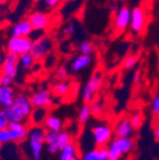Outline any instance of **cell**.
I'll use <instances>...</instances> for the list:
<instances>
[{
    "instance_id": "obj_8",
    "label": "cell",
    "mask_w": 159,
    "mask_h": 160,
    "mask_svg": "<svg viewBox=\"0 0 159 160\" xmlns=\"http://www.w3.org/2000/svg\"><path fill=\"white\" fill-rule=\"evenodd\" d=\"M27 19L30 22V25H31V27H33V31L44 32L51 25V16H50V13L44 12V11L35 10V11L29 13Z\"/></svg>"
},
{
    "instance_id": "obj_15",
    "label": "cell",
    "mask_w": 159,
    "mask_h": 160,
    "mask_svg": "<svg viewBox=\"0 0 159 160\" xmlns=\"http://www.w3.org/2000/svg\"><path fill=\"white\" fill-rule=\"evenodd\" d=\"M92 62V56L91 55H79L75 57L70 61V70L72 72H80L87 67H89Z\"/></svg>"
},
{
    "instance_id": "obj_24",
    "label": "cell",
    "mask_w": 159,
    "mask_h": 160,
    "mask_svg": "<svg viewBox=\"0 0 159 160\" xmlns=\"http://www.w3.org/2000/svg\"><path fill=\"white\" fill-rule=\"evenodd\" d=\"M70 88H71V86H70L69 82H67V81H59V82H57L54 86L52 92L55 93L56 96H58V97H64V96L69 93Z\"/></svg>"
},
{
    "instance_id": "obj_39",
    "label": "cell",
    "mask_w": 159,
    "mask_h": 160,
    "mask_svg": "<svg viewBox=\"0 0 159 160\" xmlns=\"http://www.w3.org/2000/svg\"><path fill=\"white\" fill-rule=\"evenodd\" d=\"M154 136H155V139L157 140V142H159V120L154 126Z\"/></svg>"
},
{
    "instance_id": "obj_33",
    "label": "cell",
    "mask_w": 159,
    "mask_h": 160,
    "mask_svg": "<svg viewBox=\"0 0 159 160\" xmlns=\"http://www.w3.org/2000/svg\"><path fill=\"white\" fill-rule=\"evenodd\" d=\"M136 65H137V58L135 57V56H128V57L124 60V63H122L125 69H131V68H134Z\"/></svg>"
},
{
    "instance_id": "obj_31",
    "label": "cell",
    "mask_w": 159,
    "mask_h": 160,
    "mask_svg": "<svg viewBox=\"0 0 159 160\" xmlns=\"http://www.w3.org/2000/svg\"><path fill=\"white\" fill-rule=\"evenodd\" d=\"M55 76H56L57 79L60 80V81H65V79H67L68 78V70L66 69L65 67L60 66V67H58L57 70H56Z\"/></svg>"
},
{
    "instance_id": "obj_41",
    "label": "cell",
    "mask_w": 159,
    "mask_h": 160,
    "mask_svg": "<svg viewBox=\"0 0 159 160\" xmlns=\"http://www.w3.org/2000/svg\"><path fill=\"white\" fill-rule=\"evenodd\" d=\"M109 10H110V12H117V10H118V7H117V3L116 2H112L109 5Z\"/></svg>"
},
{
    "instance_id": "obj_40",
    "label": "cell",
    "mask_w": 159,
    "mask_h": 160,
    "mask_svg": "<svg viewBox=\"0 0 159 160\" xmlns=\"http://www.w3.org/2000/svg\"><path fill=\"white\" fill-rule=\"evenodd\" d=\"M140 79H141V72H140L139 70H137L136 72H135V75H134V81L137 83V82H139Z\"/></svg>"
},
{
    "instance_id": "obj_27",
    "label": "cell",
    "mask_w": 159,
    "mask_h": 160,
    "mask_svg": "<svg viewBox=\"0 0 159 160\" xmlns=\"http://www.w3.org/2000/svg\"><path fill=\"white\" fill-rule=\"evenodd\" d=\"M89 107H90V111H91V115L98 116L101 113L102 109H104V102H102L101 99H95L92 102H90Z\"/></svg>"
},
{
    "instance_id": "obj_38",
    "label": "cell",
    "mask_w": 159,
    "mask_h": 160,
    "mask_svg": "<svg viewBox=\"0 0 159 160\" xmlns=\"http://www.w3.org/2000/svg\"><path fill=\"white\" fill-rule=\"evenodd\" d=\"M13 80H11L10 78L1 75V86H3V87H11V85H13Z\"/></svg>"
},
{
    "instance_id": "obj_1",
    "label": "cell",
    "mask_w": 159,
    "mask_h": 160,
    "mask_svg": "<svg viewBox=\"0 0 159 160\" xmlns=\"http://www.w3.org/2000/svg\"><path fill=\"white\" fill-rule=\"evenodd\" d=\"M33 109L29 96L20 93L16 96L13 105L3 109V112L10 122H25L26 120H29Z\"/></svg>"
},
{
    "instance_id": "obj_20",
    "label": "cell",
    "mask_w": 159,
    "mask_h": 160,
    "mask_svg": "<svg viewBox=\"0 0 159 160\" xmlns=\"http://www.w3.org/2000/svg\"><path fill=\"white\" fill-rule=\"evenodd\" d=\"M47 117H48L47 108H33L29 119L35 125V127H40V125L45 123V120Z\"/></svg>"
},
{
    "instance_id": "obj_36",
    "label": "cell",
    "mask_w": 159,
    "mask_h": 160,
    "mask_svg": "<svg viewBox=\"0 0 159 160\" xmlns=\"http://www.w3.org/2000/svg\"><path fill=\"white\" fill-rule=\"evenodd\" d=\"M9 123H10L9 119L7 118V116L5 115V112H3H3L0 113V130L7 129Z\"/></svg>"
},
{
    "instance_id": "obj_11",
    "label": "cell",
    "mask_w": 159,
    "mask_h": 160,
    "mask_svg": "<svg viewBox=\"0 0 159 160\" xmlns=\"http://www.w3.org/2000/svg\"><path fill=\"white\" fill-rule=\"evenodd\" d=\"M30 101L33 108H49L54 102L52 92L47 88L37 90L30 96Z\"/></svg>"
},
{
    "instance_id": "obj_18",
    "label": "cell",
    "mask_w": 159,
    "mask_h": 160,
    "mask_svg": "<svg viewBox=\"0 0 159 160\" xmlns=\"http://www.w3.org/2000/svg\"><path fill=\"white\" fill-rule=\"evenodd\" d=\"M81 160H108L107 147H96L88 150L84 153Z\"/></svg>"
},
{
    "instance_id": "obj_45",
    "label": "cell",
    "mask_w": 159,
    "mask_h": 160,
    "mask_svg": "<svg viewBox=\"0 0 159 160\" xmlns=\"http://www.w3.org/2000/svg\"><path fill=\"white\" fill-rule=\"evenodd\" d=\"M74 160H81V159H80L79 157H76V158H75V159H74Z\"/></svg>"
},
{
    "instance_id": "obj_34",
    "label": "cell",
    "mask_w": 159,
    "mask_h": 160,
    "mask_svg": "<svg viewBox=\"0 0 159 160\" xmlns=\"http://www.w3.org/2000/svg\"><path fill=\"white\" fill-rule=\"evenodd\" d=\"M151 111L155 116H159V91L154 97L151 102Z\"/></svg>"
},
{
    "instance_id": "obj_44",
    "label": "cell",
    "mask_w": 159,
    "mask_h": 160,
    "mask_svg": "<svg viewBox=\"0 0 159 160\" xmlns=\"http://www.w3.org/2000/svg\"><path fill=\"white\" fill-rule=\"evenodd\" d=\"M3 146L1 145V143H0V151H1V150H3Z\"/></svg>"
},
{
    "instance_id": "obj_29",
    "label": "cell",
    "mask_w": 159,
    "mask_h": 160,
    "mask_svg": "<svg viewBox=\"0 0 159 160\" xmlns=\"http://www.w3.org/2000/svg\"><path fill=\"white\" fill-rule=\"evenodd\" d=\"M94 51V46L90 41H82L79 45V52L81 55H91Z\"/></svg>"
},
{
    "instance_id": "obj_5",
    "label": "cell",
    "mask_w": 159,
    "mask_h": 160,
    "mask_svg": "<svg viewBox=\"0 0 159 160\" xmlns=\"http://www.w3.org/2000/svg\"><path fill=\"white\" fill-rule=\"evenodd\" d=\"M102 85V76L100 72H95L91 77L88 79L86 85L81 90V99L85 103L89 105L96 99V95L100 90Z\"/></svg>"
},
{
    "instance_id": "obj_35",
    "label": "cell",
    "mask_w": 159,
    "mask_h": 160,
    "mask_svg": "<svg viewBox=\"0 0 159 160\" xmlns=\"http://www.w3.org/2000/svg\"><path fill=\"white\" fill-rule=\"evenodd\" d=\"M62 32L66 36H72L76 32V25L75 23H68L67 26H65V28L62 29Z\"/></svg>"
},
{
    "instance_id": "obj_37",
    "label": "cell",
    "mask_w": 159,
    "mask_h": 160,
    "mask_svg": "<svg viewBox=\"0 0 159 160\" xmlns=\"http://www.w3.org/2000/svg\"><path fill=\"white\" fill-rule=\"evenodd\" d=\"M60 151L59 147L57 146V143H51V145H47V152L50 155H55Z\"/></svg>"
},
{
    "instance_id": "obj_9",
    "label": "cell",
    "mask_w": 159,
    "mask_h": 160,
    "mask_svg": "<svg viewBox=\"0 0 159 160\" xmlns=\"http://www.w3.org/2000/svg\"><path fill=\"white\" fill-rule=\"evenodd\" d=\"M18 71H19V56L7 52L1 69H0V75H3L11 80H15L18 76Z\"/></svg>"
},
{
    "instance_id": "obj_13",
    "label": "cell",
    "mask_w": 159,
    "mask_h": 160,
    "mask_svg": "<svg viewBox=\"0 0 159 160\" xmlns=\"http://www.w3.org/2000/svg\"><path fill=\"white\" fill-rule=\"evenodd\" d=\"M8 130L10 132L11 142H21L27 139L29 133V128L23 122H10L8 126Z\"/></svg>"
},
{
    "instance_id": "obj_23",
    "label": "cell",
    "mask_w": 159,
    "mask_h": 160,
    "mask_svg": "<svg viewBox=\"0 0 159 160\" xmlns=\"http://www.w3.org/2000/svg\"><path fill=\"white\" fill-rule=\"evenodd\" d=\"M36 60L30 52L23 53L19 56V67H21L25 70H29L35 66Z\"/></svg>"
},
{
    "instance_id": "obj_25",
    "label": "cell",
    "mask_w": 159,
    "mask_h": 160,
    "mask_svg": "<svg viewBox=\"0 0 159 160\" xmlns=\"http://www.w3.org/2000/svg\"><path fill=\"white\" fill-rule=\"evenodd\" d=\"M57 146L59 147V149L61 150L62 148L67 147L68 145H70V143H72V136L70 135L68 131H64V130H61V131H59V133H58V137H57Z\"/></svg>"
},
{
    "instance_id": "obj_12",
    "label": "cell",
    "mask_w": 159,
    "mask_h": 160,
    "mask_svg": "<svg viewBox=\"0 0 159 160\" xmlns=\"http://www.w3.org/2000/svg\"><path fill=\"white\" fill-rule=\"evenodd\" d=\"M146 26V12L142 7H136L131 10L130 18V29L132 32L140 33Z\"/></svg>"
},
{
    "instance_id": "obj_22",
    "label": "cell",
    "mask_w": 159,
    "mask_h": 160,
    "mask_svg": "<svg viewBox=\"0 0 159 160\" xmlns=\"http://www.w3.org/2000/svg\"><path fill=\"white\" fill-rule=\"evenodd\" d=\"M45 128L51 131H61L62 129V120L55 115H48L45 120Z\"/></svg>"
},
{
    "instance_id": "obj_28",
    "label": "cell",
    "mask_w": 159,
    "mask_h": 160,
    "mask_svg": "<svg viewBox=\"0 0 159 160\" xmlns=\"http://www.w3.org/2000/svg\"><path fill=\"white\" fill-rule=\"evenodd\" d=\"M129 121L131 123V127L134 128V130H137L139 129L142 126V123H144V117L140 113H135L129 118Z\"/></svg>"
},
{
    "instance_id": "obj_10",
    "label": "cell",
    "mask_w": 159,
    "mask_h": 160,
    "mask_svg": "<svg viewBox=\"0 0 159 160\" xmlns=\"http://www.w3.org/2000/svg\"><path fill=\"white\" fill-rule=\"evenodd\" d=\"M130 18H131V10L129 7L121 6L120 8H118L114 18V29L116 33H121L126 31L127 28L130 26Z\"/></svg>"
},
{
    "instance_id": "obj_32",
    "label": "cell",
    "mask_w": 159,
    "mask_h": 160,
    "mask_svg": "<svg viewBox=\"0 0 159 160\" xmlns=\"http://www.w3.org/2000/svg\"><path fill=\"white\" fill-rule=\"evenodd\" d=\"M9 142H11V138H10V132L9 130H8V128L7 129L0 130V143L3 146Z\"/></svg>"
},
{
    "instance_id": "obj_19",
    "label": "cell",
    "mask_w": 159,
    "mask_h": 160,
    "mask_svg": "<svg viewBox=\"0 0 159 160\" xmlns=\"http://www.w3.org/2000/svg\"><path fill=\"white\" fill-rule=\"evenodd\" d=\"M64 0H36V10L44 12H51L60 6Z\"/></svg>"
},
{
    "instance_id": "obj_21",
    "label": "cell",
    "mask_w": 159,
    "mask_h": 160,
    "mask_svg": "<svg viewBox=\"0 0 159 160\" xmlns=\"http://www.w3.org/2000/svg\"><path fill=\"white\" fill-rule=\"evenodd\" d=\"M78 148L76 143H70L67 147L62 148L59 151V159L60 160H74L77 157Z\"/></svg>"
},
{
    "instance_id": "obj_30",
    "label": "cell",
    "mask_w": 159,
    "mask_h": 160,
    "mask_svg": "<svg viewBox=\"0 0 159 160\" xmlns=\"http://www.w3.org/2000/svg\"><path fill=\"white\" fill-rule=\"evenodd\" d=\"M59 131H51V130H47L45 132V142L46 145H51V143L57 142V137Z\"/></svg>"
},
{
    "instance_id": "obj_43",
    "label": "cell",
    "mask_w": 159,
    "mask_h": 160,
    "mask_svg": "<svg viewBox=\"0 0 159 160\" xmlns=\"http://www.w3.org/2000/svg\"><path fill=\"white\" fill-rule=\"evenodd\" d=\"M6 2H7V0H0V8L3 7V6L5 5Z\"/></svg>"
},
{
    "instance_id": "obj_26",
    "label": "cell",
    "mask_w": 159,
    "mask_h": 160,
    "mask_svg": "<svg viewBox=\"0 0 159 160\" xmlns=\"http://www.w3.org/2000/svg\"><path fill=\"white\" fill-rule=\"evenodd\" d=\"M91 117V111H90L89 105L85 103L84 106H81L78 111V121L80 125H86L88 122V120Z\"/></svg>"
},
{
    "instance_id": "obj_47",
    "label": "cell",
    "mask_w": 159,
    "mask_h": 160,
    "mask_svg": "<svg viewBox=\"0 0 159 160\" xmlns=\"http://www.w3.org/2000/svg\"><path fill=\"white\" fill-rule=\"evenodd\" d=\"M3 108H1V107H0V113H1V112H3Z\"/></svg>"
},
{
    "instance_id": "obj_7",
    "label": "cell",
    "mask_w": 159,
    "mask_h": 160,
    "mask_svg": "<svg viewBox=\"0 0 159 160\" xmlns=\"http://www.w3.org/2000/svg\"><path fill=\"white\" fill-rule=\"evenodd\" d=\"M33 47V39L30 37H10L6 49L7 52L15 53L17 56L30 52Z\"/></svg>"
},
{
    "instance_id": "obj_3",
    "label": "cell",
    "mask_w": 159,
    "mask_h": 160,
    "mask_svg": "<svg viewBox=\"0 0 159 160\" xmlns=\"http://www.w3.org/2000/svg\"><path fill=\"white\" fill-rule=\"evenodd\" d=\"M45 129L42 127H33L28 133V145L33 160H41L44 146H45Z\"/></svg>"
},
{
    "instance_id": "obj_4",
    "label": "cell",
    "mask_w": 159,
    "mask_h": 160,
    "mask_svg": "<svg viewBox=\"0 0 159 160\" xmlns=\"http://www.w3.org/2000/svg\"><path fill=\"white\" fill-rule=\"evenodd\" d=\"M54 48V40L50 36H40L33 40V47L30 53L33 55L36 61L45 60L48 55H50Z\"/></svg>"
},
{
    "instance_id": "obj_48",
    "label": "cell",
    "mask_w": 159,
    "mask_h": 160,
    "mask_svg": "<svg viewBox=\"0 0 159 160\" xmlns=\"http://www.w3.org/2000/svg\"><path fill=\"white\" fill-rule=\"evenodd\" d=\"M158 53H159V51H158Z\"/></svg>"
},
{
    "instance_id": "obj_16",
    "label": "cell",
    "mask_w": 159,
    "mask_h": 160,
    "mask_svg": "<svg viewBox=\"0 0 159 160\" xmlns=\"http://www.w3.org/2000/svg\"><path fill=\"white\" fill-rule=\"evenodd\" d=\"M33 27L28 21V19H23L18 21L13 28H11V37H30L33 33Z\"/></svg>"
},
{
    "instance_id": "obj_14",
    "label": "cell",
    "mask_w": 159,
    "mask_h": 160,
    "mask_svg": "<svg viewBox=\"0 0 159 160\" xmlns=\"http://www.w3.org/2000/svg\"><path fill=\"white\" fill-rule=\"evenodd\" d=\"M135 130L131 127V123L128 118H122L118 120L114 129V133L117 138H131Z\"/></svg>"
},
{
    "instance_id": "obj_6",
    "label": "cell",
    "mask_w": 159,
    "mask_h": 160,
    "mask_svg": "<svg viewBox=\"0 0 159 160\" xmlns=\"http://www.w3.org/2000/svg\"><path fill=\"white\" fill-rule=\"evenodd\" d=\"M91 136L97 147H107L114 136V129L107 122L97 123L91 128Z\"/></svg>"
},
{
    "instance_id": "obj_17",
    "label": "cell",
    "mask_w": 159,
    "mask_h": 160,
    "mask_svg": "<svg viewBox=\"0 0 159 160\" xmlns=\"http://www.w3.org/2000/svg\"><path fill=\"white\" fill-rule=\"evenodd\" d=\"M15 90L11 87H0V107L5 109L13 105L15 101Z\"/></svg>"
},
{
    "instance_id": "obj_46",
    "label": "cell",
    "mask_w": 159,
    "mask_h": 160,
    "mask_svg": "<svg viewBox=\"0 0 159 160\" xmlns=\"http://www.w3.org/2000/svg\"><path fill=\"white\" fill-rule=\"evenodd\" d=\"M0 87H1V75H0Z\"/></svg>"
},
{
    "instance_id": "obj_2",
    "label": "cell",
    "mask_w": 159,
    "mask_h": 160,
    "mask_svg": "<svg viewBox=\"0 0 159 160\" xmlns=\"http://www.w3.org/2000/svg\"><path fill=\"white\" fill-rule=\"evenodd\" d=\"M135 147L132 138H115L108 145V160H120L122 156L131 152Z\"/></svg>"
},
{
    "instance_id": "obj_42",
    "label": "cell",
    "mask_w": 159,
    "mask_h": 160,
    "mask_svg": "<svg viewBox=\"0 0 159 160\" xmlns=\"http://www.w3.org/2000/svg\"><path fill=\"white\" fill-rule=\"evenodd\" d=\"M5 56H6V53L3 52V50H0V69H1V66H3V60H5Z\"/></svg>"
}]
</instances>
